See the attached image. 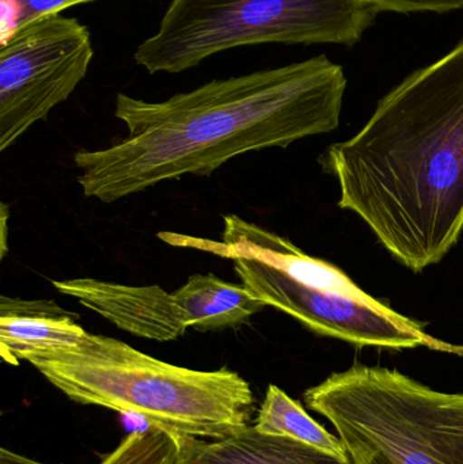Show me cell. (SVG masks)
<instances>
[{
	"instance_id": "obj_1",
	"label": "cell",
	"mask_w": 463,
	"mask_h": 464,
	"mask_svg": "<svg viewBox=\"0 0 463 464\" xmlns=\"http://www.w3.org/2000/svg\"><path fill=\"white\" fill-rule=\"evenodd\" d=\"M347 89L326 56L214 79L159 102L119 92L114 116L127 138L76 152L79 187L105 204L184 176L209 177L247 152L285 149L337 130Z\"/></svg>"
},
{
	"instance_id": "obj_2",
	"label": "cell",
	"mask_w": 463,
	"mask_h": 464,
	"mask_svg": "<svg viewBox=\"0 0 463 464\" xmlns=\"http://www.w3.org/2000/svg\"><path fill=\"white\" fill-rule=\"evenodd\" d=\"M323 166L355 212L413 272L437 265L463 231V38L378 102Z\"/></svg>"
},
{
	"instance_id": "obj_3",
	"label": "cell",
	"mask_w": 463,
	"mask_h": 464,
	"mask_svg": "<svg viewBox=\"0 0 463 464\" xmlns=\"http://www.w3.org/2000/svg\"><path fill=\"white\" fill-rule=\"evenodd\" d=\"M24 362L73 402L136 414L174 435L225 438L250 425L256 411L239 373L169 364L106 335L87 333L75 346Z\"/></svg>"
},
{
	"instance_id": "obj_4",
	"label": "cell",
	"mask_w": 463,
	"mask_h": 464,
	"mask_svg": "<svg viewBox=\"0 0 463 464\" xmlns=\"http://www.w3.org/2000/svg\"><path fill=\"white\" fill-rule=\"evenodd\" d=\"M222 242L181 235V247L233 259L242 285L268 307L288 314L317 334L362 346H427L463 354L423 326L362 291L344 272L293 242L236 215H226Z\"/></svg>"
},
{
	"instance_id": "obj_5",
	"label": "cell",
	"mask_w": 463,
	"mask_h": 464,
	"mask_svg": "<svg viewBox=\"0 0 463 464\" xmlns=\"http://www.w3.org/2000/svg\"><path fill=\"white\" fill-rule=\"evenodd\" d=\"M353 464H463V394L399 371L353 365L304 392Z\"/></svg>"
},
{
	"instance_id": "obj_6",
	"label": "cell",
	"mask_w": 463,
	"mask_h": 464,
	"mask_svg": "<svg viewBox=\"0 0 463 464\" xmlns=\"http://www.w3.org/2000/svg\"><path fill=\"white\" fill-rule=\"evenodd\" d=\"M377 15L367 0H171L133 60L155 75L184 72L241 46L353 45Z\"/></svg>"
},
{
	"instance_id": "obj_7",
	"label": "cell",
	"mask_w": 463,
	"mask_h": 464,
	"mask_svg": "<svg viewBox=\"0 0 463 464\" xmlns=\"http://www.w3.org/2000/svg\"><path fill=\"white\" fill-rule=\"evenodd\" d=\"M92 34L75 18L38 19L16 30L0 49V151L10 149L89 72Z\"/></svg>"
},
{
	"instance_id": "obj_8",
	"label": "cell",
	"mask_w": 463,
	"mask_h": 464,
	"mask_svg": "<svg viewBox=\"0 0 463 464\" xmlns=\"http://www.w3.org/2000/svg\"><path fill=\"white\" fill-rule=\"evenodd\" d=\"M53 286L136 337L168 343L189 330L173 294L159 285H122L84 277L53 281Z\"/></svg>"
},
{
	"instance_id": "obj_9",
	"label": "cell",
	"mask_w": 463,
	"mask_h": 464,
	"mask_svg": "<svg viewBox=\"0 0 463 464\" xmlns=\"http://www.w3.org/2000/svg\"><path fill=\"white\" fill-rule=\"evenodd\" d=\"M86 334L78 315L53 300L0 297V356L7 364L18 365L35 352L71 348Z\"/></svg>"
},
{
	"instance_id": "obj_10",
	"label": "cell",
	"mask_w": 463,
	"mask_h": 464,
	"mask_svg": "<svg viewBox=\"0 0 463 464\" xmlns=\"http://www.w3.org/2000/svg\"><path fill=\"white\" fill-rule=\"evenodd\" d=\"M178 436L181 464H353L299 441L247 425L220 439Z\"/></svg>"
},
{
	"instance_id": "obj_11",
	"label": "cell",
	"mask_w": 463,
	"mask_h": 464,
	"mask_svg": "<svg viewBox=\"0 0 463 464\" xmlns=\"http://www.w3.org/2000/svg\"><path fill=\"white\" fill-rule=\"evenodd\" d=\"M173 296L189 329L200 333L236 329L268 307L242 284L227 283L212 273L190 276Z\"/></svg>"
},
{
	"instance_id": "obj_12",
	"label": "cell",
	"mask_w": 463,
	"mask_h": 464,
	"mask_svg": "<svg viewBox=\"0 0 463 464\" xmlns=\"http://www.w3.org/2000/svg\"><path fill=\"white\" fill-rule=\"evenodd\" d=\"M255 428L266 435L280 436L306 444L326 454L350 459L339 436L329 433L307 414L301 403L288 397L280 387L271 384L257 411Z\"/></svg>"
},
{
	"instance_id": "obj_13",
	"label": "cell",
	"mask_w": 463,
	"mask_h": 464,
	"mask_svg": "<svg viewBox=\"0 0 463 464\" xmlns=\"http://www.w3.org/2000/svg\"><path fill=\"white\" fill-rule=\"evenodd\" d=\"M100 464H181L178 436L157 427L135 430Z\"/></svg>"
},
{
	"instance_id": "obj_14",
	"label": "cell",
	"mask_w": 463,
	"mask_h": 464,
	"mask_svg": "<svg viewBox=\"0 0 463 464\" xmlns=\"http://www.w3.org/2000/svg\"><path fill=\"white\" fill-rule=\"evenodd\" d=\"M90 2L95 0H2V43L8 40L16 30L38 19L59 15L67 8Z\"/></svg>"
},
{
	"instance_id": "obj_15",
	"label": "cell",
	"mask_w": 463,
	"mask_h": 464,
	"mask_svg": "<svg viewBox=\"0 0 463 464\" xmlns=\"http://www.w3.org/2000/svg\"><path fill=\"white\" fill-rule=\"evenodd\" d=\"M372 7L391 13H449L463 8V0H367Z\"/></svg>"
},
{
	"instance_id": "obj_16",
	"label": "cell",
	"mask_w": 463,
	"mask_h": 464,
	"mask_svg": "<svg viewBox=\"0 0 463 464\" xmlns=\"http://www.w3.org/2000/svg\"><path fill=\"white\" fill-rule=\"evenodd\" d=\"M0 464H46L30 459L24 455L15 454L7 449L0 450Z\"/></svg>"
},
{
	"instance_id": "obj_17",
	"label": "cell",
	"mask_w": 463,
	"mask_h": 464,
	"mask_svg": "<svg viewBox=\"0 0 463 464\" xmlns=\"http://www.w3.org/2000/svg\"><path fill=\"white\" fill-rule=\"evenodd\" d=\"M7 215L8 209L5 203L2 204V258L5 256V237H7Z\"/></svg>"
}]
</instances>
